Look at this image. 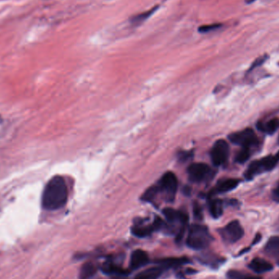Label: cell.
<instances>
[{
    "instance_id": "obj_1",
    "label": "cell",
    "mask_w": 279,
    "mask_h": 279,
    "mask_svg": "<svg viewBox=\"0 0 279 279\" xmlns=\"http://www.w3.org/2000/svg\"><path fill=\"white\" fill-rule=\"evenodd\" d=\"M68 200V189L64 178L56 175L49 180L44 188L42 205L48 211L63 208Z\"/></svg>"
},
{
    "instance_id": "obj_2",
    "label": "cell",
    "mask_w": 279,
    "mask_h": 279,
    "mask_svg": "<svg viewBox=\"0 0 279 279\" xmlns=\"http://www.w3.org/2000/svg\"><path fill=\"white\" fill-rule=\"evenodd\" d=\"M213 241V237L209 233L208 228L202 224H193L189 228L186 238V244L191 249H205Z\"/></svg>"
},
{
    "instance_id": "obj_3",
    "label": "cell",
    "mask_w": 279,
    "mask_h": 279,
    "mask_svg": "<svg viewBox=\"0 0 279 279\" xmlns=\"http://www.w3.org/2000/svg\"><path fill=\"white\" fill-rule=\"evenodd\" d=\"M279 162V151L275 155H270L262 160H256L250 164L248 168L245 171V178L247 180H252L256 175L261 173L270 171L275 168Z\"/></svg>"
},
{
    "instance_id": "obj_4",
    "label": "cell",
    "mask_w": 279,
    "mask_h": 279,
    "mask_svg": "<svg viewBox=\"0 0 279 279\" xmlns=\"http://www.w3.org/2000/svg\"><path fill=\"white\" fill-rule=\"evenodd\" d=\"M177 178L172 172H167L163 175L160 184L157 185L158 191L164 194L167 202H172L177 191Z\"/></svg>"
},
{
    "instance_id": "obj_5",
    "label": "cell",
    "mask_w": 279,
    "mask_h": 279,
    "mask_svg": "<svg viewBox=\"0 0 279 279\" xmlns=\"http://www.w3.org/2000/svg\"><path fill=\"white\" fill-rule=\"evenodd\" d=\"M228 138L232 143L249 150L252 147H256L259 143L258 137L252 128H247L241 132L231 134Z\"/></svg>"
},
{
    "instance_id": "obj_6",
    "label": "cell",
    "mask_w": 279,
    "mask_h": 279,
    "mask_svg": "<svg viewBox=\"0 0 279 279\" xmlns=\"http://www.w3.org/2000/svg\"><path fill=\"white\" fill-rule=\"evenodd\" d=\"M224 242L233 244L239 241L244 235V230L238 221L229 222L219 231Z\"/></svg>"
},
{
    "instance_id": "obj_7",
    "label": "cell",
    "mask_w": 279,
    "mask_h": 279,
    "mask_svg": "<svg viewBox=\"0 0 279 279\" xmlns=\"http://www.w3.org/2000/svg\"><path fill=\"white\" fill-rule=\"evenodd\" d=\"M229 155V146L224 140H219L214 144L212 151L211 158L215 166H222L225 164Z\"/></svg>"
},
{
    "instance_id": "obj_8",
    "label": "cell",
    "mask_w": 279,
    "mask_h": 279,
    "mask_svg": "<svg viewBox=\"0 0 279 279\" xmlns=\"http://www.w3.org/2000/svg\"><path fill=\"white\" fill-rule=\"evenodd\" d=\"M188 174L192 181L201 182L212 174V169L205 164H193L188 168Z\"/></svg>"
},
{
    "instance_id": "obj_9",
    "label": "cell",
    "mask_w": 279,
    "mask_h": 279,
    "mask_svg": "<svg viewBox=\"0 0 279 279\" xmlns=\"http://www.w3.org/2000/svg\"><path fill=\"white\" fill-rule=\"evenodd\" d=\"M164 226V223L161 219L157 218L155 220L154 223L148 225H144L142 224H136L132 227V233L134 236H136L137 238H146L148 236H150L154 231L160 230Z\"/></svg>"
},
{
    "instance_id": "obj_10",
    "label": "cell",
    "mask_w": 279,
    "mask_h": 279,
    "mask_svg": "<svg viewBox=\"0 0 279 279\" xmlns=\"http://www.w3.org/2000/svg\"><path fill=\"white\" fill-rule=\"evenodd\" d=\"M148 263H149L148 254L143 250H135L131 255V258H130V270H138L140 268L146 266Z\"/></svg>"
},
{
    "instance_id": "obj_11",
    "label": "cell",
    "mask_w": 279,
    "mask_h": 279,
    "mask_svg": "<svg viewBox=\"0 0 279 279\" xmlns=\"http://www.w3.org/2000/svg\"><path fill=\"white\" fill-rule=\"evenodd\" d=\"M163 213L169 223H171V224L179 223L180 225L185 226V227L186 226L188 217L185 213L174 210L172 208H166V209H164Z\"/></svg>"
},
{
    "instance_id": "obj_12",
    "label": "cell",
    "mask_w": 279,
    "mask_h": 279,
    "mask_svg": "<svg viewBox=\"0 0 279 279\" xmlns=\"http://www.w3.org/2000/svg\"><path fill=\"white\" fill-rule=\"evenodd\" d=\"M248 268L252 270L256 274H264V273L270 272L274 269L272 264L266 261L265 259L255 258L250 262Z\"/></svg>"
},
{
    "instance_id": "obj_13",
    "label": "cell",
    "mask_w": 279,
    "mask_h": 279,
    "mask_svg": "<svg viewBox=\"0 0 279 279\" xmlns=\"http://www.w3.org/2000/svg\"><path fill=\"white\" fill-rule=\"evenodd\" d=\"M102 272L106 275H114L118 277H125L129 275V270H125L113 261H107L102 266Z\"/></svg>"
},
{
    "instance_id": "obj_14",
    "label": "cell",
    "mask_w": 279,
    "mask_h": 279,
    "mask_svg": "<svg viewBox=\"0 0 279 279\" xmlns=\"http://www.w3.org/2000/svg\"><path fill=\"white\" fill-rule=\"evenodd\" d=\"M266 255L279 265V237L270 238L265 247Z\"/></svg>"
},
{
    "instance_id": "obj_15",
    "label": "cell",
    "mask_w": 279,
    "mask_h": 279,
    "mask_svg": "<svg viewBox=\"0 0 279 279\" xmlns=\"http://www.w3.org/2000/svg\"><path fill=\"white\" fill-rule=\"evenodd\" d=\"M240 180L237 179H226L222 180L215 187L212 194H222L226 192L231 191L235 189L239 185Z\"/></svg>"
},
{
    "instance_id": "obj_16",
    "label": "cell",
    "mask_w": 279,
    "mask_h": 279,
    "mask_svg": "<svg viewBox=\"0 0 279 279\" xmlns=\"http://www.w3.org/2000/svg\"><path fill=\"white\" fill-rule=\"evenodd\" d=\"M199 261L203 265L215 268L219 267L221 265L224 263V259L215 254L206 253L199 256Z\"/></svg>"
},
{
    "instance_id": "obj_17",
    "label": "cell",
    "mask_w": 279,
    "mask_h": 279,
    "mask_svg": "<svg viewBox=\"0 0 279 279\" xmlns=\"http://www.w3.org/2000/svg\"><path fill=\"white\" fill-rule=\"evenodd\" d=\"M164 268L160 266L149 268L141 271L134 279H159L164 272Z\"/></svg>"
},
{
    "instance_id": "obj_18",
    "label": "cell",
    "mask_w": 279,
    "mask_h": 279,
    "mask_svg": "<svg viewBox=\"0 0 279 279\" xmlns=\"http://www.w3.org/2000/svg\"><path fill=\"white\" fill-rule=\"evenodd\" d=\"M189 262V260L185 257H173V258H165L156 261L158 266H161L164 269L166 268L176 267V266H182Z\"/></svg>"
},
{
    "instance_id": "obj_19",
    "label": "cell",
    "mask_w": 279,
    "mask_h": 279,
    "mask_svg": "<svg viewBox=\"0 0 279 279\" xmlns=\"http://www.w3.org/2000/svg\"><path fill=\"white\" fill-rule=\"evenodd\" d=\"M257 127L260 131L265 133H275L279 128V118H273L268 122H260L257 124Z\"/></svg>"
},
{
    "instance_id": "obj_20",
    "label": "cell",
    "mask_w": 279,
    "mask_h": 279,
    "mask_svg": "<svg viewBox=\"0 0 279 279\" xmlns=\"http://www.w3.org/2000/svg\"><path fill=\"white\" fill-rule=\"evenodd\" d=\"M209 212H210L212 217L216 219L222 217L224 212V203L221 199H212L209 202Z\"/></svg>"
},
{
    "instance_id": "obj_21",
    "label": "cell",
    "mask_w": 279,
    "mask_h": 279,
    "mask_svg": "<svg viewBox=\"0 0 279 279\" xmlns=\"http://www.w3.org/2000/svg\"><path fill=\"white\" fill-rule=\"evenodd\" d=\"M97 269L92 262H86L81 267L79 279H92L97 274Z\"/></svg>"
},
{
    "instance_id": "obj_22",
    "label": "cell",
    "mask_w": 279,
    "mask_h": 279,
    "mask_svg": "<svg viewBox=\"0 0 279 279\" xmlns=\"http://www.w3.org/2000/svg\"><path fill=\"white\" fill-rule=\"evenodd\" d=\"M228 277L230 279H262L258 276L254 275H245L243 273L239 272L237 270H231L228 272Z\"/></svg>"
},
{
    "instance_id": "obj_23",
    "label": "cell",
    "mask_w": 279,
    "mask_h": 279,
    "mask_svg": "<svg viewBox=\"0 0 279 279\" xmlns=\"http://www.w3.org/2000/svg\"><path fill=\"white\" fill-rule=\"evenodd\" d=\"M251 156V150L249 149H243L240 150L238 155L236 156V162H238V164H244Z\"/></svg>"
},
{
    "instance_id": "obj_24",
    "label": "cell",
    "mask_w": 279,
    "mask_h": 279,
    "mask_svg": "<svg viewBox=\"0 0 279 279\" xmlns=\"http://www.w3.org/2000/svg\"><path fill=\"white\" fill-rule=\"evenodd\" d=\"M158 7H154L152 9L150 10V11H147L146 13H141L137 15V16H134L133 19H132V23H141V21H145L146 18H148L149 16H151L152 13H154L155 11H156Z\"/></svg>"
},
{
    "instance_id": "obj_25",
    "label": "cell",
    "mask_w": 279,
    "mask_h": 279,
    "mask_svg": "<svg viewBox=\"0 0 279 279\" xmlns=\"http://www.w3.org/2000/svg\"><path fill=\"white\" fill-rule=\"evenodd\" d=\"M222 24L215 23L210 24V25H204V26H200L199 28V33H209L213 30H217L219 28L222 27Z\"/></svg>"
},
{
    "instance_id": "obj_26",
    "label": "cell",
    "mask_w": 279,
    "mask_h": 279,
    "mask_svg": "<svg viewBox=\"0 0 279 279\" xmlns=\"http://www.w3.org/2000/svg\"><path fill=\"white\" fill-rule=\"evenodd\" d=\"M272 198L275 202L279 203V184L273 190Z\"/></svg>"
},
{
    "instance_id": "obj_27",
    "label": "cell",
    "mask_w": 279,
    "mask_h": 279,
    "mask_svg": "<svg viewBox=\"0 0 279 279\" xmlns=\"http://www.w3.org/2000/svg\"><path fill=\"white\" fill-rule=\"evenodd\" d=\"M256 0H246V2L247 3H252V2H255Z\"/></svg>"
}]
</instances>
